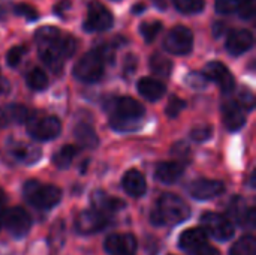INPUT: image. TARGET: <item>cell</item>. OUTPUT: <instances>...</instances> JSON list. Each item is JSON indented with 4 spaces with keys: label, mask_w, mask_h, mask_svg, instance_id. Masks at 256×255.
<instances>
[{
    "label": "cell",
    "mask_w": 256,
    "mask_h": 255,
    "mask_svg": "<svg viewBox=\"0 0 256 255\" xmlns=\"http://www.w3.org/2000/svg\"><path fill=\"white\" fill-rule=\"evenodd\" d=\"M201 225H202V231L206 234H210L212 237H214L216 240H220V242L230 240L234 236L232 224L225 216L214 213V212L204 213L201 218Z\"/></svg>",
    "instance_id": "9c48e42d"
},
{
    "label": "cell",
    "mask_w": 256,
    "mask_h": 255,
    "mask_svg": "<svg viewBox=\"0 0 256 255\" xmlns=\"http://www.w3.org/2000/svg\"><path fill=\"white\" fill-rule=\"evenodd\" d=\"M6 150H8L9 158L24 165H32L38 162L42 156V150L38 146H33L24 141H9L6 144Z\"/></svg>",
    "instance_id": "8fae6325"
},
{
    "label": "cell",
    "mask_w": 256,
    "mask_h": 255,
    "mask_svg": "<svg viewBox=\"0 0 256 255\" xmlns=\"http://www.w3.org/2000/svg\"><path fill=\"white\" fill-rule=\"evenodd\" d=\"M33 116L34 113L32 110L20 104H10L0 110V122L3 123H24L28 122Z\"/></svg>",
    "instance_id": "44dd1931"
},
{
    "label": "cell",
    "mask_w": 256,
    "mask_h": 255,
    "mask_svg": "<svg viewBox=\"0 0 256 255\" xmlns=\"http://www.w3.org/2000/svg\"><path fill=\"white\" fill-rule=\"evenodd\" d=\"M254 47V35L248 29H236L228 35L226 50L232 56H240Z\"/></svg>",
    "instance_id": "2e32d148"
},
{
    "label": "cell",
    "mask_w": 256,
    "mask_h": 255,
    "mask_svg": "<svg viewBox=\"0 0 256 255\" xmlns=\"http://www.w3.org/2000/svg\"><path fill=\"white\" fill-rule=\"evenodd\" d=\"M194 47V33L190 29L184 26H176L172 27L165 41H164V48L176 56H184L192 51Z\"/></svg>",
    "instance_id": "52a82bcc"
},
{
    "label": "cell",
    "mask_w": 256,
    "mask_h": 255,
    "mask_svg": "<svg viewBox=\"0 0 256 255\" xmlns=\"http://www.w3.org/2000/svg\"><path fill=\"white\" fill-rule=\"evenodd\" d=\"M4 204H6V197L4 192L0 189V227L3 224V215H4Z\"/></svg>",
    "instance_id": "f6af8a7d"
},
{
    "label": "cell",
    "mask_w": 256,
    "mask_h": 255,
    "mask_svg": "<svg viewBox=\"0 0 256 255\" xmlns=\"http://www.w3.org/2000/svg\"><path fill=\"white\" fill-rule=\"evenodd\" d=\"M3 224L6 230L15 236V237H22L28 233L32 227V218L27 213L26 209L22 207H10L4 210L3 215Z\"/></svg>",
    "instance_id": "30bf717a"
},
{
    "label": "cell",
    "mask_w": 256,
    "mask_h": 255,
    "mask_svg": "<svg viewBox=\"0 0 256 255\" xmlns=\"http://www.w3.org/2000/svg\"><path fill=\"white\" fill-rule=\"evenodd\" d=\"M212 134H213V128L210 125H201V126L192 129L190 137L195 141H207L212 137Z\"/></svg>",
    "instance_id": "8d00e7d4"
},
{
    "label": "cell",
    "mask_w": 256,
    "mask_h": 255,
    "mask_svg": "<svg viewBox=\"0 0 256 255\" xmlns=\"http://www.w3.org/2000/svg\"><path fill=\"white\" fill-rule=\"evenodd\" d=\"M136 87H138V92L148 101H158L166 92V87L164 83H160L159 80H154V78H148V77L141 78L138 81Z\"/></svg>",
    "instance_id": "cb8c5ba5"
},
{
    "label": "cell",
    "mask_w": 256,
    "mask_h": 255,
    "mask_svg": "<svg viewBox=\"0 0 256 255\" xmlns=\"http://www.w3.org/2000/svg\"><path fill=\"white\" fill-rule=\"evenodd\" d=\"M108 111L111 113L110 125L118 132H132L141 126L144 117V107L130 96L114 98L108 104Z\"/></svg>",
    "instance_id": "7a4b0ae2"
},
{
    "label": "cell",
    "mask_w": 256,
    "mask_h": 255,
    "mask_svg": "<svg viewBox=\"0 0 256 255\" xmlns=\"http://www.w3.org/2000/svg\"><path fill=\"white\" fill-rule=\"evenodd\" d=\"M114 24L112 14L98 0H92L87 5V17L84 20V30L94 33V32H105L111 29Z\"/></svg>",
    "instance_id": "8992f818"
},
{
    "label": "cell",
    "mask_w": 256,
    "mask_h": 255,
    "mask_svg": "<svg viewBox=\"0 0 256 255\" xmlns=\"http://www.w3.org/2000/svg\"><path fill=\"white\" fill-rule=\"evenodd\" d=\"M230 213L237 219V222L242 227H250V228L255 227V209L248 207L246 201H243V198L236 197L231 201Z\"/></svg>",
    "instance_id": "ffe728a7"
},
{
    "label": "cell",
    "mask_w": 256,
    "mask_h": 255,
    "mask_svg": "<svg viewBox=\"0 0 256 255\" xmlns=\"http://www.w3.org/2000/svg\"><path fill=\"white\" fill-rule=\"evenodd\" d=\"M9 9H10V0H0V18H4Z\"/></svg>",
    "instance_id": "ee69618b"
},
{
    "label": "cell",
    "mask_w": 256,
    "mask_h": 255,
    "mask_svg": "<svg viewBox=\"0 0 256 255\" xmlns=\"http://www.w3.org/2000/svg\"><path fill=\"white\" fill-rule=\"evenodd\" d=\"M123 188L132 197H141L147 191L146 177L138 170H129L123 176Z\"/></svg>",
    "instance_id": "603a6c76"
},
{
    "label": "cell",
    "mask_w": 256,
    "mask_h": 255,
    "mask_svg": "<svg viewBox=\"0 0 256 255\" xmlns=\"http://www.w3.org/2000/svg\"><path fill=\"white\" fill-rule=\"evenodd\" d=\"M160 30H162V23L160 21H148V23H142L140 26V32H141V35H142V38H144V41L147 44L153 42Z\"/></svg>",
    "instance_id": "1f68e13d"
},
{
    "label": "cell",
    "mask_w": 256,
    "mask_h": 255,
    "mask_svg": "<svg viewBox=\"0 0 256 255\" xmlns=\"http://www.w3.org/2000/svg\"><path fill=\"white\" fill-rule=\"evenodd\" d=\"M184 173V165L182 162H162L156 167L154 171V177L165 183V185H171L176 183Z\"/></svg>",
    "instance_id": "7402d4cb"
},
{
    "label": "cell",
    "mask_w": 256,
    "mask_h": 255,
    "mask_svg": "<svg viewBox=\"0 0 256 255\" xmlns=\"http://www.w3.org/2000/svg\"><path fill=\"white\" fill-rule=\"evenodd\" d=\"M188 191L196 200H210V198L220 195L225 191V185L220 180L198 179V180H194L188 186Z\"/></svg>",
    "instance_id": "9a60e30c"
},
{
    "label": "cell",
    "mask_w": 256,
    "mask_h": 255,
    "mask_svg": "<svg viewBox=\"0 0 256 255\" xmlns=\"http://www.w3.org/2000/svg\"><path fill=\"white\" fill-rule=\"evenodd\" d=\"M9 89H10V84H9V81L2 75V72H0V96L2 95H6L8 92H9Z\"/></svg>",
    "instance_id": "7bdbcfd3"
},
{
    "label": "cell",
    "mask_w": 256,
    "mask_h": 255,
    "mask_svg": "<svg viewBox=\"0 0 256 255\" xmlns=\"http://www.w3.org/2000/svg\"><path fill=\"white\" fill-rule=\"evenodd\" d=\"M12 11H14V14L27 18L28 21H36L39 18L38 11L32 5H27V3H18V5L12 6Z\"/></svg>",
    "instance_id": "d6a6232c"
},
{
    "label": "cell",
    "mask_w": 256,
    "mask_h": 255,
    "mask_svg": "<svg viewBox=\"0 0 256 255\" xmlns=\"http://www.w3.org/2000/svg\"><path fill=\"white\" fill-rule=\"evenodd\" d=\"M190 216L188 203L171 192L164 194L152 210L150 219L154 225H176L184 222Z\"/></svg>",
    "instance_id": "3957f363"
},
{
    "label": "cell",
    "mask_w": 256,
    "mask_h": 255,
    "mask_svg": "<svg viewBox=\"0 0 256 255\" xmlns=\"http://www.w3.org/2000/svg\"><path fill=\"white\" fill-rule=\"evenodd\" d=\"M194 255H220V252L214 248V246H210V245H204L198 252H195Z\"/></svg>",
    "instance_id": "60d3db41"
},
{
    "label": "cell",
    "mask_w": 256,
    "mask_h": 255,
    "mask_svg": "<svg viewBox=\"0 0 256 255\" xmlns=\"http://www.w3.org/2000/svg\"><path fill=\"white\" fill-rule=\"evenodd\" d=\"M142 11H146V5H144V3H138V5H135V6L132 8V12H134V14H140V12H142Z\"/></svg>",
    "instance_id": "7dc6e473"
},
{
    "label": "cell",
    "mask_w": 256,
    "mask_h": 255,
    "mask_svg": "<svg viewBox=\"0 0 256 255\" xmlns=\"http://www.w3.org/2000/svg\"><path fill=\"white\" fill-rule=\"evenodd\" d=\"M237 104L243 108V110H254L255 107V95L252 93V90L249 89H242L238 92V98H237Z\"/></svg>",
    "instance_id": "836d02e7"
},
{
    "label": "cell",
    "mask_w": 256,
    "mask_h": 255,
    "mask_svg": "<svg viewBox=\"0 0 256 255\" xmlns=\"http://www.w3.org/2000/svg\"><path fill=\"white\" fill-rule=\"evenodd\" d=\"M69 6H70V2H69V0H62L58 5H56V6H54V11H56V14H57V15H63V12H64V11H68V9H69Z\"/></svg>",
    "instance_id": "b9f144b4"
},
{
    "label": "cell",
    "mask_w": 256,
    "mask_h": 255,
    "mask_svg": "<svg viewBox=\"0 0 256 255\" xmlns=\"http://www.w3.org/2000/svg\"><path fill=\"white\" fill-rule=\"evenodd\" d=\"M256 254V242L252 236H244L242 239H238L231 251L230 255H255Z\"/></svg>",
    "instance_id": "f1b7e54d"
},
{
    "label": "cell",
    "mask_w": 256,
    "mask_h": 255,
    "mask_svg": "<svg viewBox=\"0 0 256 255\" xmlns=\"http://www.w3.org/2000/svg\"><path fill=\"white\" fill-rule=\"evenodd\" d=\"M74 135L76 138V141L82 146V147H96L99 143V138L94 132V129L88 125V123H78L74 129Z\"/></svg>",
    "instance_id": "484cf974"
},
{
    "label": "cell",
    "mask_w": 256,
    "mask_h": 255,
    "mask_svg": "<svg viewBox=\"0 0 256 255\" xmlns=\"http://www.w3.org/2000/svg\"><path fill=\"white\" fill-rule=\"evenodd\" d=\"M186 83L194 87V89H202L207 86L208 80L202 75V72H190L188 77H186Z\"/></svg>",
    "instance_id": "74e56055"
},
{
    "label": "cell",
    "mask_w": 256,
    "mask_h": 255,
    "mask_svg": "<svg viewBox=\"0 0 256 255\" xmlns=\"http://www.w3.org/2000/svg\"><path fill=\"white\" fill-rule=\"evenodd\" d=\"M105 249L111 255H134L136 239L132 234H112L105 240Z\"/></svg>",
    "instance_id": "e0dca14e"
},
{
    "label": "cell",
    "mask_w": 256,
    "mask_h": 255,
    "mask_svg": "<svg viewBox=\"0 0 256 255\" xmlns=\"http://www.w3.org/2000/svg\"><path fill=\"white\" fill-rule=\"evenodd\" d=\"M154 3V6L159 9V11H165L166 6H168V0H152Z\"/></svg>",
    "instance_id": "bcb514c9"
},
{
    "label": "cell",
    "mask_w": 256,
    "mask_h": 255,
    "mask_svg": "<svg viewBox=\"0 0 256 255\" xmlns=\"http://www.w3.org/2000/svg\"><path fill=\"white\" fill-rule=\"evenodd\" d=\"M27 131L33 138L39 141H48L60 134L62 125L60 120L54 116H44V117L33 116L27 122Z\"/></svg>",
    "instance_id": "ba28073f"
},
{
    "label": "cell",
    "mask_w": 256,
    "mask_h": 255,
    "mask_svg": "<svg viewBox=\"0 0 256 255\" xmlns=\"http://www.w3.org/2000/svg\"><path fill=\"white\" fill-rule=\"evenodd\" d=\"M184 107H186V102L183 99H180L178 96H171L166 105V114L170 117H177Z\"/></svg>",
    "instance_id": "d590c367"
},
{
    "label": "cell",
    "mask_w": 256,
    "mask_h": 255,
    "mask_svg": "<svg viewBox=\"0 0 256 255\" xmlns=\"http://www.w3.org/2000/svg\"><path fill=\"white\" fill-rule=\"evenodd\" d=\"M26 51H27V48H26L24 45H18V47L10 48V50L8 51V56H6L8 65L12 66V68H15V66L21 62V59H22V56L26 54Z\"/></svg>",
    "instance_id": "e575fe53"
},
{
    "label": "cell",
    "mask_w": 256,
    "mask_h": 255,
    "mask_svg": "<svg viewBox=\"0 0 256 255\" xmlns=\"http://www.w3.org/2000/svg\"><path fill=\"white\" fill-rule=\"evenodd\" d=\"M78 150H80V149H78L76 146H72V144H68V146H64V147H62V149L52 156L54 165H56L57 168L66 170V168L72 164L74 158L78 155Z\"/></svg>",
    "instance_id": "4316f807"
},
{
    "label": "cell",
    "mask_w": 256,
    "mask_h": 255,
    "mask_svg": "<svg viewBox=\"0 0 256 255\" xmlns=\"http://www.w3.org/2000/svg\"><path fill=\"white\" fill-rule=\"evenodd\" d=\"M34 41L40 60L54 74H60L64 62L76 51V39L72 35L62 33L57 27L44 26L38 29Z\"/></svg>",
    "instance_id": "6da1fadb"
},
{
    "label": "cell",
    "mask_w": 256,
    "mask_h": 255,
    "mask_svg": "<svg viewBox=\"0 0 256 255\" xmlns=\"http://www.w3.org/2000/svg\"><path fill=\"white\" fill-rule=\"evenodd\" d=\"M178 245L183 251L194 255L204 245H207V234L202 231V228H189L184 233H182L178 239Z\"/></svg>",
    "instance_id": "d6986e66"
},
{
    "label": "cell",
    "mask_w": 256,
    "mask_h": 255,
    "mask_svg": "<svg viewBox=\"0 0 256 255\" xmlns=\"http://www.w3.org/2000/svg\"><path fill=\"white\" fill-rule=\"evenodd\" d=\"M26 81H27V86L33 90H44L48 87V77L40 68H33L27 74Z\"/></svg>",
    "instance_id": "f546056e"
},
{
    "label": "cell",
    "mask_w": 256,
    "mask_h": 255,
    "mask_svg": "<svg viewBox=\"0 0 256 255\" xmlns=\"http://www.w3.org/2000/svg\"><path fill=\"white\" fill-rule=\"evenodd\" d=\"M150 68L156 75L166 78V77H170V74L172 71V62L162 54H153L150 57Z\"/></svg>",
    "instance_id": "83f0119b"
},
{
    "label": "cell",
    "mask_w": 256,
    "mask_h": 255,
    "mask_svg": "<svg viewBox=\"0 0 256 255\" xmlns=\"http://www.w3.org/2000/svg\"><path fill=\"white\" fill-rule=\"evenodd\" d=\"M202 75L208 81H214L220 87V90L224 93H230L236 87V80H234L232 74L220 62H210V63H207L206 68H204Z\"/></svg>",
    "instance_id": "7c38bea8"
},
{
    "label": "cell",
    "mask_w": 256,
    "mask_h": 255,
    "mask_svg": "<svg viewBox=\"0 0 256 255\" xmlns=\"http://www.w3.org/2000/svg\"><path fill=\"white\" fill-rule=\"evenodd\" d=\"M224 123L230 131H238L246 123L244 110L237 104V101H226L222 105Z\"/></svg>",
    "instance_id": "ac0fdd59"
},
{
    "label": "cell",
    "mask_w": 256,
    "mask_h": 255,
    "mask_svg": "<svg viewBox=\"0 0 256 255\" xmlns=\"http://www.w3.org/2000/svg\"><path fill=\"white\" fill-rule=\"evenodd\" d=\"M216 11L224 15L237 12L242 20L250 21L256 15V0H216Z\"/></svg>",
    "instance_id": "4fadbf2b"
},
{
    "label": "cell",
    "mask_w": 256,
    "mask_h": 255,
    "mask_svg": "<svg viewBox=\"0 0 256 255\" xmlns=\"http://www.w3.org/2000/svg\"><path fill=\"white\" fill-rule=\"evenodd\" d=\"M172 3L182 14H198L206 6V0H172Z\"/></svg>",
    "instance_id": "4dcf8cb0"
},
{
    "label": "cell",
    "mask_w": 256,
    "mask_h": 255,
    "mask_svg": "<svg viewBox=\"0 0 256 255\" xmlns=\"http://www.w3.org/2000/svg\"><path fill=\"white\" fill-rule=\"evenodd\" d=\"M92 203L94 206V210L100 212L102 215L105 212H118L122 209H124V203L118 198H112V197H108L104 191H96L92 197Z\"/></svg>",
    "instance_id": "d4e9b609"
},
{
    "label": "cell",
    "mask_w": 256,
    "mask_h": 255,
    "mask_svg": "<svg viewBox=\"0 0 256 255\" xmlns=\"http://www.w3.org/2000/svg\"><path fill=\"white\" fill-rule=\"evenodd\" d=\"M108 65L105 56L98 48L86 53L74 66V75L82 83H96L104 77L105 66Z\"/></svg>",
    "instance_id": "277c9868"
},
{
    "label": "cell",
    "mask_w": 256,
    "mask_h": 255,
    "mask_svg": "<svg viewBox=\"0 0 256 255\" xmlns=\"http://www.w3.org/2000/svg\"><path fill=\"white\" fill-rule=\"evenodd\" d=\"M136 66H138V59H136L134 54H128L126 59H124V65H123V72H124V75L134 74L135 69H136Z\"/></svg>",
    "instance_id": "f35d334b"
},
{
    "label": "cell",
    "mask_w": 256,
    "mask_h": 255,
    "mask_svg": "<svg viewBox=\"0 0 256 255\" xmlns=\"http://www.w3.org/2000/svg\"><path fill=\"white\" fill-rule=\"evenodd\" d=\"M172 153L180 161H183L184 158H186V161H189V158H190V150H189L188 144H183V143H177L172 149Z\"/></svg>",
    "instance_id": "ab89813d"
},
{
    "label": "cell",
    "mask_w": 256,
    "mask_h": 255,
    "mask_svg": "<svg viewBox=\"0 0 256 255\" xmlns=\"http://www.w3.org/2000/svg\"><path fill=\"white\" fill-rule=\"evenodd\" d=\"M108 224V219L105 215H102L98 210H82L75 218V228L81 234H93L100 230H104Z\"/></svg>",
    "instance_id": "5bb4252c"
},
{
    "label": "cell",
    "mask_w": 256,
    "mask_h": 255,
    "mask_svg": "<svg viewBox=\"0 0 256 255\" xmlns=\"http://www.w3.org/2000/svg\"><path fill=\"white\" fill-rule=\"evenodd\" d=\"M26 200L38 209H52L62 200V191L54 185H45L38 180H27L24 185Z\"/></svg>",
    "instance_id": "5b68a950"
}]
</instances>
